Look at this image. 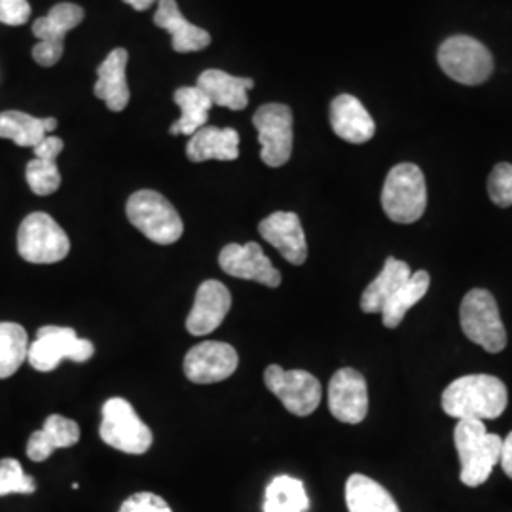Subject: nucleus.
I'll use <instances>...</instances> for the list:
<instances>
[{
	"mask_svg": "<svg viewBox=\"0 0 512 512\" xmlns=\"http://www.w3.org/2000/svg\"><path fill=\"white\" fill-rule=\"evenodd\" d=\"M507 404V385L490 374L461 376L442 393V410L456 420H495Z\"/></svg>",
	"mask_w": 512,
	"mask_h": 512,
	"instance_id": "1",
	"label": "nucleus"
},
{
	"mask_svg": "<svg viewBox=\"0 0 512 512\" xmlns=\"http://www.w3.org/2000/svg\"><path fill=\"white\" fill-rule=\"evenodd\" d=\"M454 442L461 463V482L469 488L482 486L501 459L503 439L488 433L484 421L459 420Z\"/></svg>",
	"mask_w": 512,
	"mask_h": 512,
	"instance_id": "2",
	"label": "nucleus"
},
{
	"mask_svg": "<svg viewBox=\"0 0 512 512\" xmlns=\"http://www.w3.org/2000/svg\"><path fill=\"white\" fill-rule=\"evenodd\" d=\"M330 414L342 423L357 425L368 414L365 376L355 368H340L329 384Z\"/></svg>",
	"mask_w": 512,
	"mask_h": 512,
	"instance_id": "15",
	"label": "nucleus"
},
{
	"mask_svg": "<svg viewBox=\"0 0 512 512\" xmlns=\"http://www.w3.org/2000/svg\"><path fill=\"white\" fill-rule=\"evenodd\" d=\"M310 497L300 478L289 475L275 476L264 494V512H308Z\"/></svg>",
	"mask_w": 512,
	"mask_h": 512,
	"instance_id": "27",
	"label": "nucleus"
},
{
	"mask_svg": "<svg viewBox=\"0 0 512 512\" xmlns=\"http://www.w3.org/2000/svg\"><path fill=\"white\" fill-rule=\"evenodd\" d=\"M253 124L262 145L260 158L270 167H281L293 154V110L281 103H268L256 110Z\"/></svg>",
	"mask_w": 512,
	"mask_h": 512,
	"instance_id": "10",
	"label": "nucleus"
},
{
	"mask_svg": "<svg viewBox=\"0 0 512 512\" xmlns=\"http://www.w3.org/2000/svg\"><path fill=\"white\" fill-rule=\"evenodd\" d=\"M126 4H129L131 8H135L137 12H145V10H148L154 2H158V0H124Z\"/></svg>",
	"mask_w": 512,
	"mask_h": 512,
	"instance_id": "38",
	"label": "nucleus"
},
{
	"mask_svg": "<svg viewBox=\"0 0 512 512\" xmlns=\"http://www.w3.org/2000/svg\"><path fill=\"white\" fill-rule=\"evenodd\" d=\"M37 482L35 478L25 475L18 459H0V497L12 494H35Z\"/></svg>",
	"mask_w": 512,
	"mask_h": 512,
	"instance_id": "32",
	"label": "nucleus"
},
{
	"mask_svg": "<svg viewBox=\"0 0 512 512\" xmlns=\"http://www.w3.org/2000/svg\"><path fill=\"white\" fill-rule=\"evenodd\" d=\"M488 194L497 207L512 205V165L497 164L488 179Z\"/></svg>",
	"mask_w": 512,
	"mask_h": 512,
	"instance_id": "33",
	"label": "nucleus"
},
{
	"mask_svg": "<svg viewBox=\"0 0 512 512\" xmlns=\"http://www.w3.org/2000/svg\"><path fill=\"white\" fill-rule=\"evenodd\" d=\"M186 156L194 164L209 160L234 162L239 158V133L236 129L215 126L198 129L186 145Z\"/></svg>",
	"mask_w": 512,
	"mask_h": 512,
	"instance_id": "20",
	"label": "nucleus"
},
{
	"mask_svg": "<svg viewBox=\"0 0 512 512\" xmlns=\"http://www.w3.org/2000/svg\"><path fill=\"white\" fill-rule=\"evenodd\" d=\"M48 135L44 118H35L21 110L0 112V139H10L18 147H37Z\"/></svg>",
	"mask_w": 512,
	"mask_h": 512,
	"instance_id": "29",
	"label": "nucleus"
},
{
	"mask_svg": "<svg viewBox=\"0 0 512 512\" xmlns=\"http://www.w3.org/2000/svg\"><path fill=\"white\" fill-rule=\"evenodd\" d=\"M158 10L154 14V25L167 31L173 38V50L179 54L200 52L211 44V35L202 29L192 25L184 19L179 4L175 0H158Z\"/></svg>",
	"mask_w": 512,
	"mask_h": 512,
	"instance_id": "19",
	"label": "nucleus"
},
{
	"mask_svg": "<svg viewBox=\"0 0 512 512\" xmlns=\"http://www.w3.org/2000/svg\"><path fill=\"white\" fill-rule=\"evenodd\" d=\"M410 277L412 270L406 262L397 258H387L384 270L376 275V279L366 287L365 293L361 296V310L365 313H382L385 304Z\"/></svg>",
	"mask_w": 512,
	"mask_h": 512,
	"instance_id": "24",
	"label": "nucleus"
},
{
	"mask_svg": "<svg viewBox=\"0 0 512 512\" xmlns=\"http://www.w3.org/2000/svg\"><path fill=\"white\" fill-rule=\"evenodd\" d=\"M31 18V4L27 0H0V23L19 27Z\"/></svg>",
	"mask_w": 512,
	"mask_h": 512,
	"instance_id": "35",
	"label": "nucleus"
},
{
	"mask_svg": "<svg viewBox=\"0 0 512 512\" xmlns=\"http://www.w3.org/2000/svg\"><path fill=\"white\" fill-rule=\"evenodd\" d=\"M63 147H65V143L59 137L46 135L33 150H35V158H40V160H57V156L63 152Z\"/></svg>",
	"mask_w": 512,
	"mask_h": 512,
	"instance_id": "36",
	"label": "nucleus"
},
{
	"mask_svg": "<svg viewBox=\"0 0 512 512\" xmlns=\"http://www.w3.org/2000/svg\"><path fill=\"white\" fill-rule=\"evenodd\" d=\"M330 126L334 133L353 145H363L376 133V124L365 109V105L349 95L342 93L330 103Z\"/></svg>",
	"mask_w": 512,
	"mask_h": 512,
	"instance_id": "18",
	"label": "nucleus"
},
{
	"mask_svg": "<svg viewBox=\"0 0 512 512\" xmlns=\"http://www.w3.org/2000/svg\"><path fill=\"white\" fill-rule=\"evenodd\" d=\"M129 222L150 241L173 245L184 232L183 219L177 209L156 190H139L126 203Z\"/></svg>",
	"mask_w": 512,
	"mask_h": 512,
	"instance_id": "3",
	"label": "nucleus"
},
{
	"mask_svg": "<svg viewBox=\"0 0 512 512\" xmlns=\"http://www.w3.org/2000/svg\"><path fill=\"white\" fill-rule=\"evenodd\" d=\"M103 420L99 427V435L103 442L131 456H143L152 446V431L147 423L141 420L135 408L120 397H112L103 404Z\"/></svg>",
	"mask_w": 512,
	"mask_h": 512,
	"instance_id": "6",
	"label": "nucleus"
},
{
	"mask_svg": "<svg viewBox=\"0 0 512 512\" xmlns=\"http://www.w3.org/2000/svg\"><path fill=\"white\" fill-rule=\"evenodd\" d=\"M80 440V427L74 420L52 414L44 421V427L35 431L27 442V458L31 461H46L55 450L71 448Z\"/></svg>",
	"mask_w": 512,
	"mask_h": 512,
	"instance_id": "23",
	"label": "nucleus"
},
{
	"mask_svg": "<svg viewBox=\"0 0 512 512\" xmlns=\"http://www.w3.org/2000/svg\"><path fill=\"white\" fill-rule=\"evenodd\" d=\"M220 268L232 277L255 281L275 289L281 285V272L272 264V260L264 255L262 247L251 241L245 245L230 243L219 255Z\"/></svg>",
	"mask_w": 512,
	"mask_h": 512,
	"instance_id": "14",
	"label": "nucleus"
},
{
	"mask_svg": "<svg viewBox=\"0 0 512 512\" xmlns=\"http://www.w3.org/2000/svg\"><path fill=\"white\" fill-rule=\"evenodd\" d=\"M385 215L397 224L420 220L427 207V186L418 165H395L385 179L382 190Z\"/></svg>",
	"mask_w": 512,
	"mask_h": 512,
	"instance_id": "4",
	"label": "nucleus"
},
{
	"mask_svg": "<svg viewBox=\"0 0 512 512\" xmlns=\"http://www.w3.org/2000/svg\"><path fill=\"white\" fill-rule=\"evenodd\" d=\"M29 336L18 323H0V380L14 376L27 361Z\"/></svg>",
	"mask_w": 512,
	"mask_h": 512,
	"instance_id": "30",
	"label": "nucleus"
},
{
	"mask_svg": "<svg viewBox=\"0 0 512 512\" xmlns=\"http://www.w3.org/2000/svg\"><path fill=\"white\" fill-rule=\"evenodd\" d=\"M44 128L48 133H52L57 128V120L55 118H44Z\"/></svg>",
	"mask_w": 512,
	"mask_h": 512,
	"instance_id": "39",
	"label": "nucleus"
},
{
	"mask_svg": "<svg viewBox=\"0 0 512 512\" xmlns=\"http://www.w3.org/2000/svg\"><path fill=\"white\" fill-rule=\"evenodd\" d=\"M198 88L209 97L213 107L217 105L230 110H243L249 105L247 93L255 88V80L209 69L200 74Z\"/></svg>",
	"mask_w": 512,
	"mask_h": 512,
	"instance_id": "22",
	"label": "nucleus"
},
{
	"mask_svg": "<svg viewBox=\"0 0 512 512\" xmlns=\"http://www.w3.org/2000/svg\"><path fill=\"white\" fill-rule=\"evenodd\" d=\"M463 334L488 353H499L507 346V330L501 321L494 294L473 289L465 294L459 310Z\"/></svg>",
	"mask_w": 512,
	"mask_h": 512,
	"instance_id": "5",
	"label": "nucleus"
},
{
	"mask_svg": "<svg viewBox=\"0 0 512 512\" xmlns=\"http://www.w3.org/2000/svg\"><path fill=\"white\" fill-rule=\"evenodd\" d=\"M128 61V52L124 48H116L97 69L93 93L95 97L103 99L112 112H120L129 105V86L126 80Z\"/></svg>",
	"mask_w": 512,
	"mask_h": 512,
	"instance_id": "21",
	"label": "nucleus"
},
{
	"mask_svg": "<svg viewBox=\"0 0 512 512\" xmlns=\"http://www.w3.org/2000/svg\"><path fill=\"white\" fill-rule=\"evenodd\" d=\"M260 236L275 247L294 266H302L308 258V243L300 217L289 211H277L258 224Z\"/></svg>",
	"mask_w": 512,
	"mask_h": 512,
	"instance_id": "17",
	"label": "nucleus"
},
{
	"mask_svg": "<svg viewBox=\"0 0 512 512\" xmlns=\"http://www.w3.org/2000/svg\"><path fill=\"white\" fill-rule=\"evenodd\" d=\"M118 512H173L167 505L164 497L150 494V492H139V494L128 497Z\"/></svg>",
	"mask_w": 512,
	"mask_h": 512,
	"instance_id": "34",
	"label": "nucleus"
},
{
	"mask_svg": "<svg viewBox=\"0 0 512 512\" xmlns=\"http://www.w3.org/2000/svg\"><path fill=\"white\" fill-rule=\"evenodd\" d=\"M264 384L294 416H310L321 404V382L306 370H285L270 365L264 372Z\"/></svg>",
	"mask_w": 512,
	"mask_h": 512,
	"instance_id": "11",
	"label": "nucleus"
},
{
	"mask_svg": "<svg viewBox=\"0 0 512 512\" xmlns=\"http://www.w3.org/2000/svg\"><path fill=\"white\" fill-rule=\"evenodd\" d=\"M84 8L71 2H61L54 6L48 16L38 18L33 25V35L40 40L33 48V59L40 67H54L59 63L65 44L63 40L76 25L84 21Z\"/></svg>",
	"mask_w": 512,
	"mask_h": 512,
	"instance_id": "12",
	"label": "nucleus"
},
{
	"mask_svg": "<svg viewBox=\"0 0 512 512\" xmlns=\"http://www.w3.org/2000/svg\"><path fill=\"white\" fill-rule=\"evenodd\" d=\"M18 253L31 264H55L71 253V239L48 213H31L18 230Z\"/></svg>",
	"mask_w": 512,
	"mask_h": 512,
	"instance_id": "8",
	"label": "nucleus"
},
{
	"mask_svg": "<svg viewBox=\"0 0 512 512\" xmlns=\"http://www.w3.org/2000/svg\"><path fill=\"white\" fill-rule=\"evenodd\" d=\"M429 285H431V277L425 270L412 274V277L385 304V308L382 310L385 327L387 329H397L403 323L406 311L410 310L412 306H416L421 298L427 294Z\"/></svg>",
	"mask_w": 512,
	"mask_h": 512,
	"instance_id": "28",
	"label": "nucleus"
},
{
	"mask_svg": "<svg viewBox=\"0 0 512 512\" xmlns=\"http://www.w3.org/2000/svg\"><path fill=\"white\" fill-rule=\"evenodd\" d=\"M95 353L92 342L78 338L71 327H42L37 332V340L29 346L27 361L38 372H52L63 359L74 363H86Z\"/></svg>",
	"mask_w": 512,
	"mask_h": 512,
	"instance_id": "9",
	"label": "nucleus"
},
{
	"mask_svg": "<svg viewBox=\"0 0 512 512\" xmlns=\"http://www.w3.org/2000/svg\"><path fill=\"white\" fill-rule=\"evenodd\" d=\"M25 177H27L29 188L37 196H50L61 186V173L57 169L55 160H40V158L31 160L25 169Z\"/></svg>",
	"mask_w": 512,
	"mask_h": 512,
	"instance_id": "31",
	"label": "nucleus"
},
{
	"mask_svg": "<svg viewBox=\"0 0 512 512\" xmlns=\"http://www.w3.org/2000/svg\"><path fill=\"white\" fill-rule=\"evenodd\" d=\"M346 505L349 512H401L382 484L359 473L346 482Z\"/></svg>",
	"mask_w": 512,
	"mask_h": 512,
	"instance_id": "25",
	"label": "nucleus"
},
{
	"mask_svg": "<svg viewBox=\"0 0 512 512\" xmlns=\"http://www.w3.org/2000/svg\"><path fill=\"white\" fill-rule=\"evenodd\" d=\"M238 351L226 342L205 340L184 357V376L194 384L224 382L238 370Z\"/></svg>",
	"mask_w": 512,
	"mask_h": 512,
	"instance_id": "13",
	"label": "nucleus"
},
{
	"mask_svg": "<svg viewBox=\"0 0 512 512\" xmlns=\"http://www.w3.org/2000/svg\"><path fill=\"white\" fill-rule=\"evenodd\" d=\"M440 69L465 86H478L494 73V57L490 50L476 38H446L439 50Z\"/></svg>",
	"mask_w": 512,
	"mask_h": 512,
	"instance_id": "7",
	"label": "nucleus"
},
{
	"mask_svg": "<svg viewBox=\"0 0 512 512\" xmlns=\"http://www.w3.org/2000/svg\"><path fill=\"white\" fill-rule=\"evenodd\" d=\"M175 103L181 109V118L169 128L171 135H188L192 137L198 129L207 126L209 120V110L213 103L209 97L198 88H179L173 95Z\"/></svg>",
	"mask_w": 512,
	"mask_h": 512,
	"instance_id": "26",
	"label": "nucleus"
},
{
	"mask_svg": "<svg viewBox=\"0 0 512 512\" xmlns=\"http://www.w3.org/2000/svg\"><path fill=\"white\" fill-rule=\"evenodd\" d=\"M232 308V294L220 281L209 279L198 287L194 306L186 319V330L192 336H207L219 329Z\"/></svg>",
	"mask_w": 512,
	"mask_h": 512,
	"instance_id": "16",
	"label": "nucleus"
},
{
	"mask_svg": "<svg viewBox=\"0 0 512 512\" xmlns=\"http://www.w3.org/2000/svg\"><path fill=\"white\" fill-rule=\"evenodd\" d=\"M505 475L512 478V433L503 440V448H501V459H499Z\"/></svg>",
	"mask_w": 512,
	"mask_h": 512,
	"instance_id": "37",
	"label": "nucleus"
}]
</instances>
